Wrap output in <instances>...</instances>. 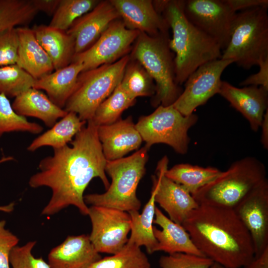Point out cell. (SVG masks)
I'll return each instance as SVG.
<instances>
[{"label": "cell", "instance_id": "obj_1", "mask_svg": "<svg viewBox=\"0 0 268 268\" xmlns=\"http://www.w3.org/2000/svg\"><path fill=\"white\" fill-rule=\"evenodd\" d=\"M70 142L71 146L54 149L52 156L40 162L39 171L29 180L30 187H47L52 196L41 214L54 215L70 205L88 215L89 207L84 192L90 181L99 178L105 188L110 186L106 175L105 158L97 134V127L90 120Z\"/></svg>", "mask_w": 268, "mask_h": 268}, {"label": "cell", "instance_id": "obj_2", "mask_svg": "<svg viewBox=\"0 0 268 268\" xmlns=\"http://www.w3.org/2000/svg\"><path fill=\"white\" fill-rule=\"evenodd\" d=\"M182 225L205 257L226 268L254 258L251 235L232 208L199 205Z\"/></svg>", "mask_w": 268, "mask_h": 268}, {"label": "cell", "instance_id": "obj_3", "mask_svg": "<svg viewBox=\"0 0 268 268\" xmlns=\"http://www.w3.org/2000/svg\"><path fill=\"white\" fill-rule=\"evenodd\" d=\"M155 8L171 28L168 42L174 58L175 82L179 86L201 65L221 58L217 42L191 23L184 12V0H154Z\"/></svg>", "mask_w": 268, "mask_h": 268}, {"label": "cell", "instance_id": "obj_4", "mask_svg": "<svg viewBox=\"0 0 268 268\" xmlns=\"http://www.w3.org/2000/svg\"><path fill=\"white\" fill-rule=\"evenodd\" d=\"M149 149L145 145L128 157L107 161L105 172L111 177V183L104 193L84 196L85 203L128 212L138 211L141 202L136 190L145 173Z\"/></svg>", "mask_w": 268, "mask_h": 268}, {"label": "cell", "instance_id": "obj_5", "mask_svg": "<svg viewBox=\"0 0 268 268\" xmlns=\"http://www.w3.org/2000/svg\"><path fill=\"white\" fill-rule=\"evenodd\" d=\"M266 178L265 165L254 157L234 162L192 195L199 205L233 208Z\"/></svg>", "mask_w": 268, "mask_h": 268}, {"label": "cell", "instance_id": "obj_6", "mask_svg": "<svg viewBox=\"0 0 268 268\" xmlns=\"http://www.w3.org/2000/svg\"><path fill=\"white\" fill-rule=\"evenodd\" d=\"M221 59L234 60L246 69L268 59V7L256 6L236 13L230 40Z\"/></svg>", "mask_w": 268, "mask_h": 268}, {"label": "cell", "instance_id": "obj_7", "mask_svg": "<svg viewBox=\"0 0 268 268\" xmlns=\"http://www.w3.org/2000/svg\"><path fill=\"white\" fill-rule=\"evenodd\" d=\"M167 34L150 36L140 32L130 55L143 66L155 81V93L151 103L155 107L172 105L183 90L175 82L174 59Z\"/></svg>", "mask_w": 268, "mask_h": 268}, {"label": "cell", "instance_id": "obj_8", "mask_svg": "<svg viewBox=\"0 0 268 268\" xmlns=\"http://www.w3.org/2000/svg\"><path fill=\"white\" fill-rule=\"evenodd\" d=\"M130 59L127 55L115 63L80 72L64 109L76 113L82 121L92 120L97 107L120 83Z\"/></svg>", "mask_w": 268, "mask_h": 268}, {"label": "cell", "instance_id": "obj_9", "mask_svg": "<svg viewBox=\"0 0 268 268\" xmlns=\"http://www.w3.org/2000/svg\"><path fill=\"white\" fill-rule=\"evenodd\" d=\"M198 119L195 114L183 115L172 105H159L151 114L140 117L135 126L148 148L164 143L177 153L185 154L190 141L188 131Z\"/></svg>", "mask_w": 268, "mask_h": 268}, {"label": "cell", "instance_id": "obj_10", "mask_svg": "<svg viewBox=\"0 0 268 268\" xmlns=\"http://www.w3.org/2000/svg\"><path fill=\"white\" fill-rule=\"evenodd\" d=\"M140 32L128 29L122 20L112 22L87 50L75 54L71 63H78L83 70L115 63L128 55Z\"/></svg>", "mask_w": 268, "mask_h": 268}, {"label": "cell", "instance_id": "obj_11", "mask_svg": "<svg viewBox=\"0 0 268 268\" xmlns=\"http://www.w3.org/2000/svg\"><path fill=\"white\" fill-rule=\"evenodd\" d=\"M88 215L92 230L89 239L97 252L114 255L127 244L131 231L129 213L119 209L91 205Z\"/></svg>", "mask_w": 268, "mask_h": 268}, {"label": "cell", "instance_id": "obj_12", "mask_svg": "<svg viewBox=\"0 0 268 268\" xmlns=\"http://www.w3.org/2000/svg\"><path fill=\"white\" fill-rule=\"evenodd\" d=\"M233 63L234 60L220 58L199 67L185 81L184 89L172 106L185 116L193 114L197 107L218 94L222 73Z\"/></svg>", "mask_w": 268, "mask_h": 268}, {"label": "cell", "instance_id": "obj_13", "mask_svg": "<svg viewBox=\"0 0 268 268\" xmlns=\"http://www.w3.org/2000/svg\"><path fill=\"white\" fill-rule=\"evenodd\" d=\"M184 12L187 19L216 41L222 51L226 48L236 12L225 0H184Z\"/></svg>", "mask_w": 268, "mask_h": 268}, {"label": "cell", "instance_id": "obj_14", "mask_svg": "<svg viewBox=\"0 0 268 268\" xmlns=\"http://www.w3.org/2000/svg\"><path fill=\"white\" fill-rule=\"evenodd\" d=\"M252 239L255 257L268 247V181L266 178L233 208Z\"/></svg>", "mask_w": 268, "mask_h": 268}, {"label": "cell", "instance_id": "obj_15", "mask_svg": "<svg viewBox=\"0 0 268 268\" xmlns=\"http://www.w3.org/2000/svg\"><path fill=\"white\" fill-rule=\"evenodd\" d=\"M168 163L167 156H164L157 163L155 176L158 187L155 201L166 212L172 221L182 225L199 205L182 186L165 176Z\"/></svg>", "mask_w": 268, "mask_h": 268}, {"label": "cell", "instance_id": "obj_16", "mask_svg": "<svg viewBox=\"0 0 268 268\" xmlns=\"http://www.w3.org/2000/svg\"><path fill=\"white\" fill-rule=\"evenodd\" d=\"M120 18L110 0H104L77 19L67 31L74 40L75 54L91 46L108 26Z\"/></svg>", "mask_w": 268, "mask_h": 268}, {"label": "cell", "instance_id": "obj_17", "mask_svg": "<svg viewBox=\"0 0 268 268\" xmlns=\"http://www.w3.org/2000/svg\"><path fill=\"white\" fill-rule=\"evenodd\" d=\"M249 122L252 131L257 132L268 109V90L249 85L238 88L222 81L218 93Z\"/></svg>", "mask_w": 268, "mask_h": 268}, {"label": "cell", "instance_id": "obj_18", "mask_svg": "<svg viewBox=\"0 0 268 268\" xmlns=\"http://www.w3.org/2000/svg\"><path fill=\"white\" fill-rule=\"evenodd\" d=\"M125 26L150 36L167 33L169 27L150 0H111Z\"/></svg>", "mask_w": 268, "mask_h": 268}, {"label": "cell", "instance_id": "obj_19", "mask_svg": "<svg viewBox=\"0 0 268 268\" xmlns=\"http://www.w3.org/2000/svg\"><path fill=\"white\" fill-rule=\"evenodd\" d=\"M97 134L107 161L124 157L138 149L143 141L131 116L111 124L98 126Z\"/></svg>", "mask_w": 268, "mask_h": 268}, {"label": "cell", "instance_id": "obj_20", "mask_svg": "<svg viewBox=\"0 0 268 268\" xmlns=\"http://www.w3.org/2000/svg\"><path fill=\"white\" fill-rule=\"evenodd\" d=\"M89 235L68 236L53 248L48 256L51 268H90L101 258Z\"/></svg>", "mask_w": 268, "mask_h": 268}, {"label": "cell", "instance_id": "obj_21", "mask_svg": "<svg viewBox=\"0 0 268 268\" xmlns=\"http://www.w3.org/2000/svg\"><path fill=\"white\" fill-rule=\"evenodd\" d=\"M154 223L161 228L158 229L153 226L154 235L157 242L156 252L163 251L168 254L183 253L204 256L195 246L185 228L172 221L156 206Z\"/></svg>", "mask_w": 268, "mask_h": 268}, {"label": "cell", "instance_id": "obj_22", "mask_svg": "<svg viewBox=\"0 0 268 268\" xmlns=\"http://www.w3.org/2000/svg\"><path fill=\"white\" fill-rule=\"evenodd\" d=\"M18 36L17 65L37 79L54 70L52 61L37 40L32 29L16 27Z\"/></svg>", "mask_w": 268, "mask_h": 268}, {"label": "cell", "instance_id": "obj_23", "mask_svg": "<svg viewBox=\"0 0 268 268\" xmlns=\"http://www.w3.org/2000/svg\"><path fill=\"white\" fill-rule=\"evenodd\" d=\"M11 105L18 115L36 118L51 128L68 113L55 105L40 90L33 87L16 96Z\"/></svg>", "mask_w": 268, "mask_h": 268}, {"label": "cell", "instance_id": "obj_24", "mask_svg": "<svg viewBox=\"0 0 268 268\" xmlns=\"http://www.w3.org/2000/svg\"><path fill=\"white\" fill-rule=\"evenodd\" d=\"M35 37L50 57L54 70L70 65L75 53L73 38L67 31L50 25H35L32 28Z\"/></svg>", "mask_w": 268, "mask_h": 268}, {"label": "cell", "instance_id": "obj_25", "mask_svg": "<svg viewBox=\"0 0 268 268\" xmlns=\"http://www.w3.org/2000/svg\"><path fill=\"white\" fill-rule=\"evenodd\" d=\"M82 70L81 64L71 63L66 67L36 79L33 88L45 90L52 102L64 109L74 89L78 76Z\"/></svg>", "mask_w": 268, "mask_h": 268}, {"label": "cell", "instance_id": "obj_26", "mask_svg": "<svg viewBox=\"0 0 268 268\" xmlns=\"http://www.w3.org/2000/svg\"><path fill=\"white\" fill-rule=\"evenodd\" d=\"M153 187L150 197L144 205L142 211L128 212L131 220V235L127 244L140 247L144 246L147 252H156L157 242L153 233V221L155 217V196L158 183L155 175L152 176Z\"/></svg>", "mask_w": 268, "mask_h": 268}, {"label": "cell", "instance_id": "obj_27", "mask_svg": "<svg viewBox=\"0 0 268 268\" xmlns=\"http://www.w3.org/2000/svg\"><path fill=\"white\" fill-rule=\"evenodd\" d=\"M86 123L81 120L76 113L68 112L50 130L34 139L27 149L33 152L46 146H51L54 149L63 147L72 141Z\"/></svg>", "mask_w": 268, "mask_h": 268}, {"label": "cell", "instance_id": "obj_28", "mask_svg": "<svg viewBox=\"0 0 268 268\" xmlns=\"http://www.w3.org/2000/svg\"><path fill=\"white\" fill-rule=\"evenodd\" d=\"M221 172L215 167L181 163L168 169L165 175L182 186L193 195L216 178Z\"/></svg>", "mask_w": 268, "mask_h": 268}, {"label": "cell", "instance_id": "obj_29", "mask_svg": "<svg viewBox=\"0 0 268 268\" xmlns=\"http://www.w3.org/2000/svg\"><path fill=\"white\" fill-rule=\"evenodd\" d=\"M153 80L143 66L130 57L120 85L134 99L138 97L153 96L155 93Z\"/></svg>", "mask_w": 268, "mask_h": 268}, {"label": "cell", "instance_id": "obj_30", "mask_svg": "<svg viewBox=\"0 0 268 268\" xmlns=\"http://www.w3.org/2000/svg\"><path fill=\"white\" fill-rule=\"evenodd\" d=\"M135 101L136 99L129 96L120 83L97 107L91 120L97 126L113 124L120 119L123 112L134 105Z\"/></svg>", "mask_w": 268, "mask_h": 268}, {"label": "cell", "instance_id": "obj_31", "mask_svg": "<svg viewBox=\"0 0 268 268\" xmlns=\"http://www.w3.org/2000/svg\"><path fill=\"white\" fill-rule=\"evenodd\" d=\"M38 12L32 0H0V33L29 24Z\"/></svg>", "mask_w": 268, "mask_h": 268}, {"label": "cell", "instance_id": "obj_32", "mask_svg": "<svg viewBox=\"0 0 268 268\" xmlns=\"http://www.w3.org/2000/svg\"><path fill=\"white\" fill-rule=\"evenodd\" d=\"M90 268H151V264L140 247L126 244L120 251L101 258Z\"/></svg>", "mask_w": 268, "mask_h": 268}, {"label": "cell", "instance_id": "obj_33", "mask_svg": "<svg viewBox=\"0 0 268 268\" xmlns=\"http://www.w3.org/2000/svg\"><path fill=\"white\" fill-rule=\"evenodd\" d=\"M99 1L97 0H60L49 25L67 31L77 19L93 9Z\"/></svg>", "mask_w": 268, "mask_h": 268}, {"label": "cell", "instance_id": "obj_34", "mask_svg": "<svg viewBox=\"0 0 268 268\" xmlns=\"http://www.w3.org/2000/svg\"><path fill=\"white\" fill-rule=\"evenodd\" d=\"M43 130L40 125L17 114L7 97L0 93V137L5 133L17 132L38 134Z\"/></svg>", "mask_w": 268, "mask_h": 268}, {"label": "cell", "instance_id": "obj_35", "mask_svg": "<svg viewBox=\"0 0 268 268\" xmlns=\"http://www.w3.org/2000/svg\"><path fill=\"white\" fill-rule=\"evenodd\" d=\"M36 80L17 65L0 67V93L15 97L33 87Z\"/></svg>", "mask_w": 268, "mask_h": 268}, {"label": "cell", "instance_id": "obj_36", "mask_svg": "<svg viewBox=\"0 0 268 268\" xmlns=\"http://www.w3.org/2000/svg\"><path fill=\"white\" fill-rule=\"evenodd\" d=\"M36 241H29L23 246H16L10 251L9 261L12 268H51L42 257H35L32 250Z\"/></svg>", "mask_w": 268, "mask_h": 268}, {"label": "cell", "instance_id": "obj_37", "mask_svg": "<svg viewBox=\"0 0 268 268\" xmlns=\"http://www.w3.org/2000/svg\"><path fill=\"white\" fill-rule=\"evenodd\" d=\"M213 261L204 256L177 253L161 256L160 268H210Z\"/></svg>", "mask_w": 268, "mask_h": 268}, {"label": "cell", "instance_id": "obj_38", "mask_svg": "<svg viewBox=\"0 0 268 268\" xmlns=\"http://www.w3.org/2000/svg\"><path fill=\"white\" fill-rule=\"evenodd\" d=\"M18 47L16 28L11 27L0 33V67L17 64Z\"/></svg>", "mask_w": 268, "mask_h": 268}, {"label": "cell", "instance_id": "obj_39", "mask_svg": "<svg viewBox=\"0 0 268 268\" xmlns=\"http://www.w3.org/2000/svg\"><path fill=\"white\" fill-rule=\"evenodd\" d=\"M5 220L0 221V268H10V251L19 242L18 238L5 228Z\"/></svg>", "mask_w": 268, "mask_h": 268}, {"label": "cell", "instance_id": "obj_40", "mask_svg": "<svg viewBox=\"0 0 268 268\" xmlns=\"http://www.w3.org/2000/svg\"><path fill=\"white\" fill-rule=\"evenodd\" d=\"M258 66L260 67L259 71L241 81L240 85L262 86L268 90V59L261 62Z\"/></svg>", "mask_w": 268, "mask_h": 268}, {"label": "cell", "instance_id": "obj_41", "mask_svg": "<svg viewBox=\"0 0 268 268\" xmlns=\"http://www.w3.org/2000/svg\"><path fill=\"white\" fill-rule=\"evenodd\" d=\"M232 10L237 12L256 6L268 7V0H225Z\"/></svg>", "mask_w": 268, "mask_h": 268}, {"label": "cell", "instance_id": "obj_42", "mask_svg": "<svg viewBox=\"0 0 268 268\" xmlns=\"http://www.w3.org/2000/svg\"><path fill=\"white\" fill-rule=\"evenodd\" d=\"M37 11H42L49 16H53L57 10L60 0H32Z\"/></svg>", "mask_w": 268, "mask_h": 268}, {"label": "cell", "instance_id": "obj_43", "mask_svg": "<svg viewBox=\"0 0 268 268\" xmlns=\"http://www.w3.org/2000/svg\"><path fill=\"white\" fill-rule=\"evenodd\" d=\"M243 268H268V247L262 253L243 267Z\"/></svg>", "mask_w": 268, "mask_h": 268}, {"label": "cell", "instance_id": "obj_44", "mask_svg": "<svg viewBox=\"0 0 268 268\" xmlns=\"http://www.w3.org/2000/svg\"><path fill=\"white\" fill-rule=\"evenodd\" d=\"M262 128L261 142L264 147L268 148V109L264 114L261 125Z\"/></svg>", "mask_w": 268, "mask_h": 268}, {"label": "cell", "instance_id": "obj_45", "mask_svg": "<svg viewBox=\"0 0 268 268\" xmlns=\"http://www.w3.org/2000/svg\"><path fill=\"white\" fill-rule=\"evenodd\" d=\"M15 204L14 202H11L7 205L0 206V211L5 212H10L14 209Z\"/></svg>", "mask_w": 268, "mask_h": 268}, {"label": "cell", "instance_id": "obj_46", "mask_svg": "<svg viewBox=\"0 0 268 268\" xmlns=\"http://www.w3.org/2000/svg\"><path fill=\"white\" fill-rule=\"evenodd\" d=\"M14 160V158L12 156H3L0 158V164L9 161Z\"/></svg>", "mask_w": 268, "mask_h": 268}, {"label": "cell", "instance_id": "obj_47", "mask_svg": "<svg viewBox=\"0 0 268 268\" xmlns=\"http://www.w3.org/2000/svg\"><path fill=\"white\" fill-rule=\"evenodd\" d=\"M210 268H226L225 267L215 262H213Z\"/></svg>", "mask_w": 268, "mask_h": 268}]
</instances>
